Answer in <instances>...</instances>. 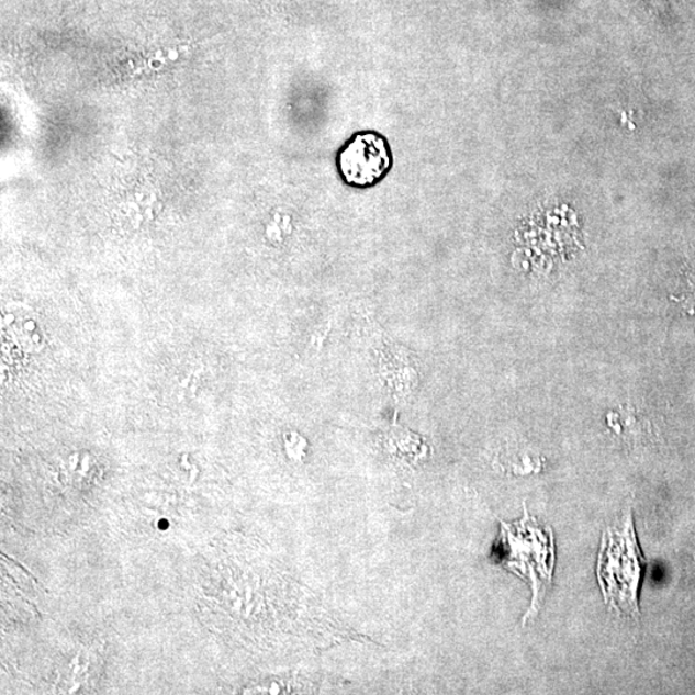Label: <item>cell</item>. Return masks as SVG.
<instances>
[{"label": "cell", "mask_w": 695, "mask_h": 695, "mask_svg": "<svg viewBox=\"0 0 695 695\" xmlns=\"http://www.w3.org/2000/svg\"><path fill=\"white\" fill-rule=\"evenodd\" d=\"M621 123L623 125H626L627 123H629V121H627V114L625 111H623V114H621Z\"/></svg>", "instance_id": "cell-4"}, {"label": "cell", "mask_w": 695, "mask_h": 695, "mask_svg": "<svg viewBox=\"0 0 695 695\" xmlns=\"http://www.w3.org/2000/svg\"><path fill=\"white\" fill-rule=\"evenodd\" d=\"M627 125H629L630 131H635L637 130V125H635L634 123L629 122L627 123Z\"/></svg>", "instance_id": "cell-5"}, {"label": "cell", "mask_w": 695, "mask_h": 695, "mask_svg": "<svg viewBox=\"0 0 695 695\" xmlns=\"http://www.w3.org/2000/svg\"><path fill=\"white\" fill-rule=\"evenodd\" d=\"M341 181L352 189L368 190L383 182L393 168V153L383 134L357 132L336 154Z\"/></svg>", "instance_id": "cell-3"}, {"label": "cell", "mask_w": 695, "mask_h": 695, "mask_svg": "<svg viewBox=\"0 0 695 695\" xmlns=\"http://www.w3.org/2000/svg\"><path fill=\"white\" fill-rule=\"evenodd\" d=\"M525 517L519 522H500L496 556L500 563L533 588V603L523 621L536 615L547 590L551 585L556 565V542L552 529L541 526L527 506H523Z\"/></svg>", "instance_id": "cell-1"}, {"label": "cell", "mask_w": 695, "mask_h": 695, "mask_svg": "<svg viewBox=\"0 0 695 695\" xmlns=\"http://www.w3.org/2000/svg\"><path fill=\"white\" fill-rule=\"evenodd\" d=\"M646 564L629 513L621 529L608 528L604 534L596 564L604 602L617 615L639 618V588Z\"/></svg>", "instance_id": "cell-2"}]
</instances>
